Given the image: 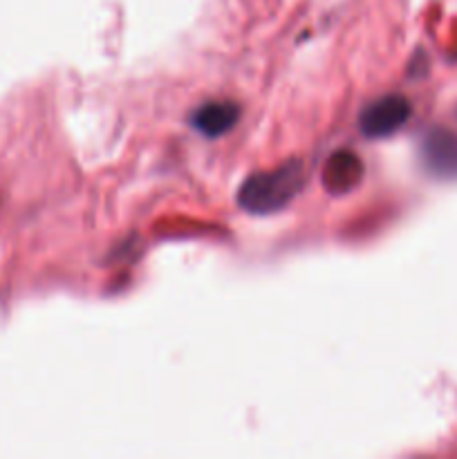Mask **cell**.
Masks as SVG:
<instances>
[{
    "mask_svg": "<svg viewBox=\"0 0 457 459\" xmlns=\"http://www.w3.org/2000/svg\"><path fill=\"white\" fill-rule=\"evenodd\" d=\"M412 106L403 94H384L363 108L358 128L367 139H384L399 133L408 124Z\"/></svg>",
    "mask_w": 457,
    "mask_h": 459,
    "instance_id": "cell-2",
    "label": "cell"
},
{
    "mask_svg": "<svg viewBox=\"0 0 457 459\" xmlns=\"http://www.w3.org/2000/svg\"><path fill=\"white\" fill-rule=\"evenodd\" d=\"M242 108L233 101H209L191 115V126L204 137H222L237 124Z\"/></svg>",
    "mask_w": 457,
    "mask_h": 459,
    "instance_id": "cell-5",
    "label": "cell"
},
{
    "mask_svg": "<svg viewBox=\"0 0 457 459\" xmlns=\"http://www.w3.org/2000/svg\"><path fill=\"white\" fill-rule=\"evenodd\" d=\"M421 161L439 179H457V133L433 128L421 139Z\"/></svg>",
    "mask_w": 457,
    "mask_h": 459,
    "instance_id": "cell-3",
    "label": "cell"
},
{
    "mask_svg": "<svg viewBox=\"0 0 457 459\" xmlns=\"http://www.w3.org/2000/svg\"><path fill=\"white\" fill-rule=\"evenodd\" d=\"M363 178H366V164L357 152L348 148L332 152L321 173L323 188L330 195H348L354 188H358Z\"/></svg>",
    "mask_w": 457,
    "mask_h": 459,
    "instance_id": "cell-4",
    "label": "cell"
},
{
    "mask_svg": "<svg viewBox=\"0 0 457 459\" xmlns=\"http://www.w3.org/2000/svg\"><path fill=\"white\" fill-rule=\"evenodd\" d=\"M305 186V164L289 160L264 173H254L242 182L237 204L251 215H272L289 206Z\"/></svg>",
    "mask_w": 457,
    "mask_h": 459,
    "instance_id": "cell-1",
    "label": "cell"
}]
</instances>
